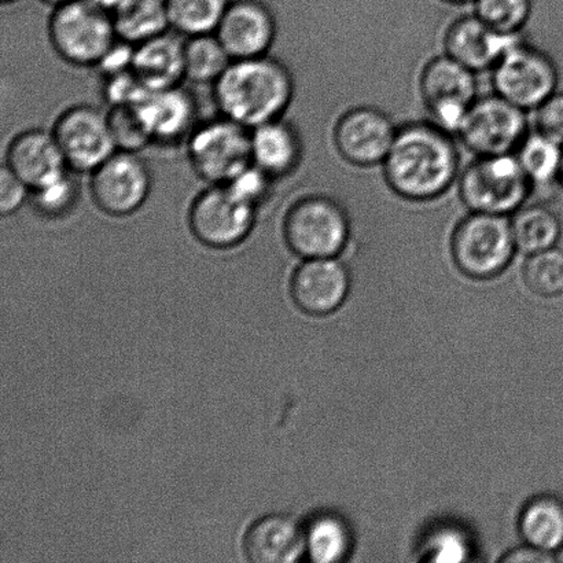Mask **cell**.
Wrapping results in <instances>:
<instances>
[{
	"mask_svg": "<svg viewBox=\"0 0 563 563\" xmlns=\"http://www.w3.org/2000/svg\"><path fill=\"white\" fill-rule=\"evenodd\" d=\"M516 252L510 217L468 212L452 231V261L468 278L498 277L509 266Z\"/></svg>",
	"mask_w": 563,
	"mask_h": 563,
	"instance_id": "cell-6",
	"label": "cell"
},
{
	"mask_svg": "<svg viewBox=\"0 0 563 563\" xmlns=\"http://www.w3.org/2000/svg\"><path fill=\"white\" fill-rule=\"evenodd\" d=\"M275 184L277 181L251 164L225 186H229L236 196H240L242 200L251 203L261 212V209L272 201Z\"/></svg>",
	"mask_w": 563,
	"mask_h": 563,
	"instance_id": "cell-34",
	"label": "cell"
},
{
	"mask_svg": "<svg viewBox=\"0 0 563 563\" xmlns=\"http://www.w3.org/2000/svg\"><path fill=\"white\" fill-rule=\"evenodd\" d=\"M134 48L132 44L125 43L118 38L109 49L104 57L101 59V63L97 65V70L101 76L109 77L119 74H123V71L132 69V59H134Z\"/></svg>",
	"mask_w": 563,
	"mask_h": 563,
	"instance_id": "cell-39",
	"label": "cell"
},
{
	"mask_svg": "<svg viewBox=\"0 0 563 563\" xmlns=\"http://www.w3.org/2000/svg\"><path fill=\"white\" fill-rule=\"evenodd\" d=\"M231 63L233 58L214 33L186 38V80L213 86Z\"/></svg>",
	"mask_w": 563,
	"mask_h": 563,
	"instance_id": "cell-28",
	"label": "cell"
},
{
	"mask_svg": "<svg viewBox=\"0 0 563 563\" xmlns=\"http://www.w3.org/2000/svg\"><path fill=\"white\" fill-rule=\"evenodd\" d=\"M520 531L527 544L555 554L563 549V501L554 496L529 501L520 518Z\"/></svg>",
	"mask_w": 563,
	"mask_h": 563,
	"instance_id": "cell-24",
	"label": "cell"
},
{
	"mask_svg": "<svg viewBox=\"0 0 563 563\" xmlns=\"http://www.w3.org/2000/svg\"><path fill=\"white\" fill-rule=\"evenodd\" d=\"M53 134L66 165L76 174H88L115 152L108 112L92 104L66 108L54 121Z\"/></svg>",
	"mask_w": 563,
	"mask_h": 563,
	"instance_id": "cell-13",
	"label": "cell"
},
{
	"mask_svg": "<svg viewBox=\"0 0 563 563\" xmlns=\"http://www.w3.org/2000/svg\"><path fill=\"white\" fill-rule=\"evenodd\" d=\"M474 14L496 31L521 33L532 14V0H474Z\"/></svg>",
	"mask_w": 563,
	"mask_h": 563,
	"instance_id": "cell-32",
	"label": "cell"
},
{
	"mask_svg": "<svg viewBox=\"0 0 563 563\" xmlns=\"http://www.w3.org/2000/svg\"><path fill=\"white\" fill-rule=\"evenodd\" d=\"M186 37L173 30L137 44L132 59V71L148 90H167L186 80Z\"/></svg>",
	"mask_w": 563,
	"mask_h": 563,
	"instance_id": "cell-21",
	"label": "cell"
},
{
	"mask_svg": "<svg viewBox=\"0 0 563 563\" xmlns=\"http://www.w3.org/2000/svg\"><path fill=\"white\" fill-rule=\"evenodd\" d=\"M257 217V209L236 196L229 186L208 185L191 201L187 224L200 244L212 250H230L253 233Z\"/></svg>",
	"mask_w": 563,
	"mask_h": 563,
	"instance_id": "cell-8",
	"label": "cell"
},
{
	"mask_svg": "<svg viewBox=\"0 0 563 563\" xmlns=\"http://www.w3.org/2000/svg\"><path fill=\"white\" fill-rule=\"evenodd\" d=\"M428 554L435 562H461L467 559L468 548L460 532L443 529L430 539Z\"/></svg>",
	"mask_w": 563,
	"mask_h": 563,
	"instance_id": "cell-37",
	"label": "cell"
},
{
	"mask_svg": "<svg viewBox=\"0 0 563 563\" xmlns=\"http://www.w3.org/2000/svg\"><path fill=\"white\" fill-rule=\"evenodd\" d=\"M90 196L110 218H129L141 211L152 195L153 176L140 153L115 152L90 174Z\"/></svg>",
	"mask_w": 563,
	"mask_h": 563,
	"instance_id": "cell-12",
	"label": "cell"
},
{
	"mask_svg": "<svg viewBox=\"0 0 563 563\" xmlns=\"http://www.w3.org/2000/svg\"><path fill=\"white\" fill-rule=\"evenodd\" d=\"M399 126L384 110L356 107L336 120L333 130L335 151L347 164L357 168L383 165L394 145Z\"/></svg>",
	"mask_w": 563,
	"mask_h": 563,
	"instance_id": "cell-14",
	"label": "cell"
},
{
	"mask_svg": "<svg viewBox=\"0 0 563 563\" xmlns=\"http://www.w3.org/2000/svg\"><path fill=\"white\" fill-rule=\"evenodd\" d=\"M47 35L64 63L93 69L119 38L112 13L90 0H74L53 9Z\"/></svg>",
	"mask_w": 563,
	"mask_h": 563,
	"instance_id": "cell-3",
	"label": "cell"
},
{
	"mask_svg": "<svg viewBox=\"0 0 563 563\" xmlns=\"http://www.w3.org/2000/svg\"><path fill=\"white\" fill-rule=\"evenodd\" d=\"M112 15L118 37L132 46L170 31L165 0H130Z\"/></svg>",
	"mask_w": 563,
	"mask_h": 563,
	"instance_id": "cell-25",
	"label": "cell"
},
{
	"mask_svg": "<svg viewBox=\"0 0 563 563\" xmlns=\"http://www.w3.org/2000/svg\"><path fill=\"white\" fill-rule=\"evenodd\" d=\"M186 148L191 169L208 185H228L252 164L251 130L223 115L198 123Z\"/></svg>",
	"mask_w": 563,
	"mask_h": 563,
	"instance_id": "cell-7",
	"label": "cell"
},
{
	"mask_svg": "<svg viewBox=\"0 0 563 563\" xmlns=\"http://www.w3.org/2000/svg\"><path fill=\"white\" fill-rule=\"evenodd\" d=\"M214 35L233 60L266 57L278 35L277 16L263 0H231Z\"/></svg>",
	"mask_w": 563,
	"mask_h": 563,
	"instance_id": "cell-15",
	"label": "cell"
},
{
	"mask_svg": "<svg viewBox=\"0 0 563 563\" xmlns=\"http://www.w3.org/2000/svg\"><path fill=\"white\" fill-rule=\"evenodd\" d=\"M282 234L287 247L306 261L336 257L350 241V213L333 197L303 196L287 208Z\"/></svg>",
	"mask_w": 563,
	"mask_h": 563,
	"instance_id": "cell-5",
	"label": "cell"
},
{
	"mask_svg": "<svg viewBox=\"0 0 563 563\" xmlns=\"http://www.w3.org/2000/svg\"><path fill=\"white\" fill-rule=\"evenodd\" d=\"M534 131L563 147V91H556L534 110Z\"/></svg>",
	"mask_w": 563,
	"mask_h": 563,
	"instance_id": "cell-36",
	"label": "cell"
},
{
	"mask_svg": "<svg viewBox=\"0 0 563 563\" xmlns=\"http://www.w3.org/2000/svg\"><path fill=\"white\" fill-rule=\"evenodd\" d=\"M523 280L534 295L554 297L563 291V251L559 247L528 256Z\"/></svg>",
	"mask_w": 563,
	"mask_h": 563,
	"instance_id": "cell-31",
	"label": "cell"
},
{
	"mask_svg": "<svg viewBox=\"0 0 563 563\" xmlns=\"http://www.w3.org/2000/svg\"><path fill=\"white\" fill-rule=\"evenodd\" d=\"M212 88L219 114L253 130L285 118L296 85L290 69L266 55L233 60Z\"/></svg>",
	"mask_w": 563,
	"mask_h": 563,
	"instance_id": "cell-2",
	"label": "cell"
},
{
	"mask_svg": "<svg viewBox=\"0 0 563 563\" xmlns=\"http://www.w3.org/2000/svg\"><path fill=\"white\" fill-rule=\"evenodd\" d=\"M252 164L275 181L289 178L303 158L300 130L285 118L251 130Z\"/></svg>",
	"mask_w": 563,
	"mask_h": 563,
	"instance_id": "cell-20",
	"label": "cell"
},
{
	"mask_svg": "<svg viewBox=\"0 0 563 563\" xmlns=\"http://www.w3.org/2000/svg\"><path fill=\"white\" fill-rule=\"evenodd\" d=\"M559 66L543 49L522 41L493 69L494 90L518 108L534 112L559 91Z\"/></svg>",
	"mask_w": 563,
	"mask_h": 563,
	"instance_id": "cell-10",
	"label": "cell"
},
{
	"mask_svg": "<svg viewBox=\"0 0 563 563\" xmlns=\"http://www.w3.org/2000/svg\"><path fill=\"white\" fill-rule=\"evenodd\" d=\"M477 90L476 71L449 54L430 59L419 77V92L430 121L454 136L478 98Z\"/></svg>",
	"mask_w": 563,
	"mask_h": 563,
	"instance_id": "cell-9",
	"label": "cell"
},
{
	"mask_svg": "<svg viewBox=\"0 0 563 563\" xmlns=\"http://www.w3.org/2000/svg\"><path fill=\"white\" fill-rule=\"evenodd\" d=\"M460 197L468 212L511 217L534 189L515 153L479 156L461 170Z\"/></svg>",
	"mask_w": 563,
	"mask_h": 563,
	"instance_id": "cell-4",
	"label": "cell"
},
{
	"mask_svg": "<svg viewBox=\"0 0 563 563\" xmlns=\"http://www.w3.org/2000/svg\"><path fill=\"white\" fill-rule=\"evenodd\" d=\"M306 545V537L291 518L268 516L253 523L244 549L252 562L290 563L300 559Z\"/></svg>",
	"mask_w": 563,
	"mask_h": 563,
	"instance_id": "cell-22",
	"label": "cell"
},
{
	"mask_svg": "<svg viewBox=\"0 0 563 563\" xmlns=\"http://www.w3.org/2000/svg\"><path fill=\"white\" fill-rule=\"evenodd\" d=\"M115 151L141 153L152 146L151 135L135 107H114L108 112Z\"/></svg>",
	"mask_w": 563,
	"mask_h": 563,
	"instance_id": "cell-33",
	"label": "cell"
},
{
	"mask_svg": "<svg viewBox=\"0 0 563 563\" xmlns=\"http://www.w3.org/2000/svg\"><path fill=\"white\" fill-rule=\"evenodd\" d=\"M30 198V187L3 165L2 174H0V213L2 217H13Z\"/></svg>",
	"mask_w": 563,
	"mask_h": 563,
	"instance_id": "cell-38",
	"label": "cell"
},
{
	"mask_svg": "<svg viewBox=\"0 0 563 563\" xmlns=\"http://www.w3.org/2000/svg\"><path fill=\"white\" fill-rule=\"evenodd\" d=\"M523 41L521 33H504L476 14L452 22L444 37L445 54L473 71L494 69L495 65Z\"/></svg>",
	"mask_w": 563,
	"mask_h": 563,
	"instance_id": "cell-16",
	"label": "cell"
},
{
	"mask_svg": "<svg viewBox=\"0 0 563 563\" xmlns=\"http://www.w3.org/2000/svg\"><path fill=\"white\" fill-rule=\"evenodd\" d=\"M41 2L47 5H52V8L55 9L58 8V5L74 2V0H41Z\"/></svg>",
	"mask_w": 563,
	"mask_h": 563,
	"instance_id": "cell-42",
	"label": "cell"
},
{
	"mask_svg": "<svg viewBox=\"0 0 563 563\" xmlns=\"http://www.w3.org/2000/svg\"><path fill=\"white\" fill-rule=\"evenodd\" d=\"M445 3L450 4H466V3H473L474 0H443Z\"/></svg>",
	"mask_w": 563,
	"mask_h": 563,
	"instance_id": "cell-43",
	"label": "cell"
},
{
	"mask_svg": "<svg viewBox=\"0 0 563 563\" xmlns=\"http://www.w3.org/2000/svg\"><path fill=\"white\" fill-rule=\"evenodd\" d=\"M74 170H66L57 179L31 191L33 209L42 218L58 220L69 217L80 201L81 189Z\"/></svg>",
	"mask_w": 563,
	"mask_h": 563,
	"instance_id": "cell-30",
	"label": "cell"
},
{
	"mask_svg": "<svg viewBox=\"0 0 563 563\" xmlns=\"http://www.w3.org/2000/svg\"><path fill=\"white\" fill-rule=\"evenodd\" d=\"M90 2L96 3L99 8H102L113 14L114 11L123 8V5L129 3L130 0H90Z\"/></svg>",
	"mask_w": 563,
	"mask_h": 563,
	"instance_id": "cell-41",
	"label": "cell"
},
{
	"mask_svg": "<svg viewBox=\"0 0 563 563\" xmlns=\"http://www.w3.org/2000/svg\"><path fill=\"white\" fill-rule=\"evenodd\" d=\"M515 154L533 187L559 186L563 158V147L559 143L533 130Z\"/></svg>",
	"mask_w": 563,
	"mask_h": 563,
	"instance_id": "cell-27",
	"label": "cell"
},
{
	"mask_svg": "<svg viewBox=\"0 0 563 563\" xmlns=\"http://www.w3.org/2000/svg\"><path fill=\"white\" fill-rule=\"evenodd\" d=\"M350 290V274L335 257L307 258L292 274L290 292L301 311L320 317L335 311Z\"/></svg>",
	"mask_w": 563,
	"mask_h": 563,
	"instance_id": "cell-18",
	"label": "cell"
},
{
	"mask_svg": "<svg viewBox=\"0 0 563 563\" xmlns=\"http://www.w3.org/2000/svg\"><path fill=\"white\" fill-rule=\"evenodd\" d=\"M16 0H2V3H15Z\"/></svg>",
	"mask_w": 563,
	"mask_h": 563,
	"instance_id": "cell-45",
	"label": "cell"
},
{
	"mask_svg": "<svg viewBox=\"0 0 563 563\" xmlns=\"http://www.w3.org/2000/svg\"><path fill=\"white\" fill-rule=\"evenodd\" d=\"M528 112L498 93L478 97L457 132L474 156L516 153L529 134Z\"/></svg>",
	"mask_w": 563,
	"mask_h": 563,
	"instance_id": "cell-11",
	"label": "cell"
},
{
	"mask_svg": "<svg viewBox=\"0 0 563 563\" xmlns=\"http://www.w3.org/2000/svg\"><path fill=\"white\" fill-rule=\"evenodd\" d=\"M510 222L517 251L528 256L555 247L562 235L559 214L543 203H526L511 214Z\"/></svg>",
	"mask_w": 563,
	"mask_h": 563,
	"instance_id": "cell-23",
	"label": "cell"
},
{
	"mask_svg": "<svg viewBox=\"0 0 563 563\" xmlns=\"http://www.w3.org/2000/svg\"><path fill=\"white\" fill-rule=\"evenodd\" d=\"M555 559L553 554L545 553V551L533 548V545L528 544L527 548L517 549L515 551H510L509 554L504 556L505 562H553Z\"/></svg>",
	"mask_w": 563,
	"mask_h": 563,
	"instance_id": "cell-40",
	"label": "cell"
},
{
	"mask_svg": "<svg viewBox=\"0 0 563 563\" xmlns=\"http://www.w3.org/2000/svg\"><path fill=\"white\" fill-rule=\"evenodd\" d=\"M135 108L153 145L169 147L186 143L198 124L196 99L181 86L148 91Z\"/></svg>",
	"mask_w": 563,
	"mask_h": 563,
	"instance_id": "cell-17",
	"label": "cell"
},
{
	"mask_svg": "<svg viewBox=\"0 0 563 563\" xmlns=\"http://www.w3.org/2000/svg\"><path fill=\"white\" fill-rule=\"evenodd\" d=\"M231 0H165L170 30L189 38L217 33Z\"/></svg>",
	"mask_w": 563,
	"mask_h": 563,
	"instance_id": "cell-26",
	"label": "cell"
},
{
	"mask_svg": "<svg viewBox=\"0 0 563 563\" xmlns=\"http://www.w3.org/2000/svg\"><path fill=\"white\" fill-rule=\"evenodd\" d=\"M4 167L19 176L31 191L49 184L68 170L52 130L30 129L11 137Z\"/></svg>",
	"mask_w": 563,
	"mask_h": 563,
	"instance_id": "cell-19",
	"label": "cell"
},
{
	"mask_svg": "<svg viewBox=\"0 0 563 563\" xmlns=\"http://www.w3.org/2000/svg\"><path fill=\"white\" fill-rule=\"evenodd\" d=\"M559 186H560V189L563 191V158H562L561 173H560V178H559Z\"/></svg>",
	"mask_w": 563,
	"mask_h": 563,
	"instance_id": "cell-44",
	"label": "cell"
},
{
	"mask_svg": "<svg viewBox=\"0 0 563 563\" xmlns=\"http://www.w3.org/2000/svg\"><path fill=\"white\" fill-rule=\"evenodd\" d=\"M306 540L309 555L318 563L344 560L352 545L346 523L333 515H323L313 520Z\"/></svg>",
	"mask_w": 563,
	"mask_h": 563,
	"instance_id": "cell-29",
	"label": "cell"
},
{
	"mask_svg": "<svg viewBox=\"0 0 563 563\" xmlns=\"http://www.w3.org/2000/svg\"><path fill=\"white\" fill-rule=\"evenodd\" d=\"M383 169L386 185L397 197L434 201L460 179V151L454 135L432 121H412L397 130Z\"/></svg>",
	"mask_w": 563,
	"mask_h": 563,
	"instance_id": "cell-1",
	"label": "cell"
},
{
	"mask_svg": "<svg viewBox=\"0 0 563 563\" xmlns=\"http://www.w3.org/2000/svg\"><path fill=\"white\" fill-rule=\"evenodd\" d=\"M148 91L132 69L103 79V98L110 108L136 107Z\"/></svg>",
	"mask_w": 563,
	"mask_h": 563,
	"instance_id": "cell-35",
	"label": "cell"
}]
</instances>
